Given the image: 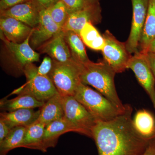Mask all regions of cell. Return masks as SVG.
Wrapping results in <instances>:
<instances>
[{
  "label": "cell",
  "mask_w": 155,
  "mask_h": 155,
  "mask_svg": "<svg viewBox=\"0 0 155 155\" xmlns=\"http://www.w3.org/2000/svg\"><path fill=\"white\" fill-rule=\"evenodd\" d=\"M47 10L54 22L62 29L69 16L67 7L64 3L59 0Z\"/></svg>",
  "instance_id": "484cf974"
},
{
  "label": "cell",
  "mask_w": 155,
  "mask_h": 155,
  "mask_svg": "<svg viewBox=\"0 0 155 155\" xmlns=\"http://www.w3.org/2000/svg\"><path fill=\"white\" fill-rule=\"evenodd\" d=\"M143 155H155V140L150 143Z\"/></svg>",
  "instance_id": "d6a6232c"
},
{
  "label": "cell",
  "mask_w": 155,
  "mask_h": 155,
  "mask_svg": "<svg viewBox=\"0 0 155 155\" xmlns=\"http://www.w3.org/2000/svg\"><path fill=\"white\" fill-rule=\"evenodd\" d=\"M64 38L73 59L81 64H84L89 61L84 44L80 35L72 31H64Z\"/></svg>",
  "instance_id": "603a6c76"
},
{
  "label": "cell",
  "mask_w": 155,
  "mask_h": 155,
  "mask_svg": "<svg viewBox=\"0 0 155 155\" xmlns=\"http://www.w3.org/2000/svg\"><path fill=\"white\" fill-rule=\"evenodd\" d=\"M155 38V0H149L145 23L139 46V51L146 53L151 42Z\"/></svg>",
  "instance_id": "7402d4cb"
},
{
  "label": "cell",
  "mask_w": 155,
  "mask_h": 155,
  "mask_svg": "<svg viewBox=\"0 0 155 155\" xmlns=\"http://www.w3.org/2000/svg\"><path fill=\"white\" fill-rule=\"evenodd\" d=\"M26 127H14L5 138L0 142V155H7L12 150L21 147Z\"/></svg>",
  "instance_id": "d4e9b609"
},
{
  "label": "cell",
  "mask_w": 155,
  "mask_h": 155,
  "mask_svg": "<svg viewBox=\"0 0 155 155\" xmlns=\"http://www.w3.org/2000/svg\"><path fill=\"white\" fill-rule=\"evenodd\" d=\"M80 65L81 83L94 87L120 112H125L127 104H122L117 94L114 82L116 72L113 68L104 60L97 63L90 60Z\"/></svg>",
  "instance_id": "7a4b0ae2"
},
{
  "label": "cell",
  "mask_w": 155,
  "mask_h": 155,
  "mask_svg": "<svg viewBox=\"0 0 155 155\" xmlns=\"http://www.w3.org/2000/svg\"><path fill=\"white\" fill-rule=\"evenodd\" d=\"M38 120L47 125L64 117L63 97L59 93L50 98L40 109Z\"/></svg>",
  "instance_id": "ac0fdd59"
},
{
  "label": "cell",
  "mask_w": 155,
  "mask_h": 155,
  "mask_svg": "<svg viewBox=\"0 0 155 155\" xmlns=\"http://www.w3.org/2000/svg\"><path fill=\"white\" fill-rule=\"evenodd\" d=\"M80 63L74 59L67 63L53 60L52 69L48 76L61 96H74L81 83Z\"/></svg>",
  "instance_id": "277c9868"
},
{
  "label": "cell",
  "mask_w": 155,
  "mask_h": 155,
  "mask_svg": "<svg viewBox=\"0 0 155 155\" xmlns=\"http://www.w3.org/2000/svg\"><path fill=\"white\" fill-rule=\"evenodd\" d=\"M23 72L26 77V83L14 91L11 94H29L38 101L45 103L58 93L50 77L38 74L37 67L33 64L25 66Z\"/></svg>",
  "instance_id": "5b68a950"
},
{
  "label": "cell",
  "mask_w": 155,
  "mask_h": 155,
  "mask_svg": "<svg viewBox=\"0 0 155 155\" xmlns=\"http://www.w3.org/2000/svg\"><path fill=\"white\" fill-rule=\"evenodd\" d=\"M127 69L134 72L138 82L148 94L155 110V78L145 53L139 51L134 54L128 62Z\"/></svg>",
  "instance_id": "ba28073f"
},
{
  "label": "cell",
  "mask_w": 155,
  "mask_h": 155,
  "mask_svg": "<svg viewBox=\"0 0 155 155\" xmlns=\"http://www.w3.org/2000/svg\"><path fill=\"white\" fill-rule=\"evenodd\" d=\"M41 110L34 109H19L11 112H4L0 114L2 119L11 129L14 127H27L38 119Z\"/></svg>",
  "instance_id": "2e32d148"
},
{
  "label": "cell",
  "mask_w": 155,
  "mask_h": 155,
  "mask_svg": "<svg viewBox=\"0 0 155 155\" xmlns=\"http://www.w3.org/2000/svg\"><path fill=\"white\" fill-rule=\"evenodd\" d=\"M133 108L127 104L125 112L108 121H96L92 137L98 155H143L151 141L134 127Z\"/></svg>",
  "instance_id": "6da1fadb"
},
{
  "label": "cell",
  "mask_w": 155,
  "mask_h": 155,
  "mask_svg": "<svg viewBox=\"0 0 155 155\" xmlns=\"http://www.w3.org/2000/svg\"><path fill=\"white\" fill-rule=\"evenodd\" d=\"M46 126L45 124L37 120L26 127L21 147L39 150L45 152L43 139Z\"/></svg>",
  "instance_id": "44dd1931"
},
{
  "label": "cell",
  "mask_w": 155,
  "mask_h": 155,
  "mask_svg": "<svg viewBox=\"0 0 155 155\" xmlns=\"http://www.w3.org/2000/svg\"><path fill=\"white\" fill-rule=\"evenodd\" d=\"M1 34L9 41L21 43L31 34L33 28L17 19L10 17H1Z\"/></svg>",
  "instance_id": "5bb4252c"
},
{
  "label": "cell",
  "mask_w": 155,
  "mask_h": 155,
  "mask_svg": "<svg viewBox=\"0 0 155 155\" xmlns=\"http://www.w3.org/2000/svg\"><path fill=\"white\" fill-rule=\"evenodd\" d=\"M133 16L129 36L125 42L126 48L130 54L139 52V46L145 23L149 0H131Z\"/></svg>",
  "instance_id": "9c48e42d"
},
{
  "label": "cell",
  "mask_w": 155,
  "mask_h": 155,
  "mask_svg": "<svg viewBox=\"0 0 155 155\" xmlns=\"http://www.w3.org/2000/svg\"><path fill=\"white\" fill-rule=\"evenodd\" d=\"M153 53L155 54V38L152 41L150 44L148 49L147 52Z\"/></svg>",
  "instance_id": "836d02e7"
},
{
  "label": "cell",
  "mask_w": 155,
  "mask_h": 155,
  "mask_svg": "<svg viewBox=\"0 0 155 155\" xmlns=\"http://www.w3.org/2000/svg\"><path fill=\"white\" fill-rule=\"evenodd\" d=\"M134 127L139 134L149 141L155 140V118L150 111L143 109L137 111L133 119Z\"/></svg>",
  "instance_id": "d6986e66"
},
{
  "label": "cell",
  "mask_w": 155,
  "mask_h": 155,
  "mask_svg": "<svg viewBox=\"0 0 155 155\" xmlns=\"http://www.w3.org/2000/svg\"><path fill=\"white\" fill-rule=\"evenodd\" d=\"M30 1L31 0H1L0 10L2 11L6 10L16 5L26 2Z\"/></svg>",
  "instance_id": "f1b7e54d"
},
{
  "label": "cell",
  "mask_w": 155,
  "mask_h": 155,
  "mask_svg": "<svg viewBox=\"0 0 155 155\" xmlns=\"http://www.w3.org/2000/svg\"><path fill=\"white\" fill-rule=\"evenodd\" d=\"M145 54L150 67L155 78V54L150 52Z\"/></svg>",
  "instance_id": "1f68e13d"
},
{
  "label": "cell",
  "mask_w": 155,
  "mask_h": 155,
  "mask_svg": "<svg viewBox=\"0 0 155 155\" xmlns=\"http://www.w3.org/2000/svg\"><path fill=\"white\" fill-rule=\"evenodd\" d=\"M45 103L30 95L20 94L12 99L8 100L5 97L1 100L0 107L4 112H11L19 109L41 108Z\"/></svg>",
  "instance_id": "ffe728a7"
},
{
  "label": "cell",
  "mask_w": 155,
  "mask_h": 155,
  "mask_svg": "<svg viewBox=\"0 0 155 155\" xmlns=\"http://www.w3.org/2000/svg\"><path fill=\"white\" fill-rule=\"evenodd\" d=\"M73 97L86 108L96 121H110L123 113L101 94L81 82Z\"/></svg>",
  "instance_id": "3957f363"
},
{
  "label": "cell",
  "mask_w": 155,
  "mask_h": 155,
  "mask_svg": "<svg viewBox=\"0 0 155 155\" xmlns=\"http://www.w3.org/2000/svg\"><path fill=\"white\" fill-rule=\"evenodd\" d=\"M53 60L51 57H45L39 67H37L38 74L44 76H48L52 69Z\"/></svg>",
  "instance_id": "83f0119b"
},
{
  "label": "cell",
  "mask_w": 155,
  "mask_h": 155,
  "mask_svg": "<svg viewBox=\"0 0 155 155\" xmlns=\"http://www.w3.org/2000/svg\"><path fill=\"white\" fill-rule=\"evenodd\" d=\"M64 118L73 126L77 133L92 137L95 119L86 108L73 96L63 97Z\"/></svg>",
  "instance_id": "8992f818"
},
{
  "label": "cell",
  "mask_w": 155,
  "mask_h": 155,
  "mask_svg": "<svg viewBox=\"0 0 155 155\" xmlns=\"http://www.w3.org/2000/svg\"><path fill=\"white\" fill-rule=\"evenodd\" d=\"M31 35L21 43H16L7 40L2 35L1 37L5 45L12 61L19 69H23L28 64L38 62L40 54L33 49L29 44Z\"/></svg>",
  "instance_id": "8fae6325"
},
{
  "label": "cell",
  "mask_w": 155,
  "mask_h": 155,
  "mask_svg": "<svg viewBox=\"0 0 155 155\" xmlns=\"http://www.w3.org/2000/svg\"><path fill=\"white\" fill-rule=\"evenodd\" d=\"M102 20L99 4L97 3L69 14L63 31H72L80 35L81 31L85 24L90 22L93 25L99 24Z\"/></svg>",
  "instance_id": "7c38bea8"
},
{
  "label": "cell",
  "mask_w": 155,
  "mask_h": 155,
  "mask_svg": "<svg viewBox=\"0 0 155 155\" xmlns=\"http://www.w3.org/2000/svg\"><path fill=\"white\" fill-rule=\"evenodd\" d=\"M67 7L69 14L99 3V0H60Z\"/></svg>",
  "instance_id": "4316f807"
},
{
  "label": "cell",
  "mask_w": 155,
  "mask_h": 155,
  "mask_svg": "<svg viewBox=\"0 0 155 155\" xmlns=\"http://www.w3.org/2000/svg\"><path fill=\"white\" fill-rule=\"evenodd\" d=\"M40 11L36 5L31 0L1 11V17H11L34 28L39 22Z\"/></svg>",
  "instance_id": "4fadbf2b"
},
{
  "label": "cell",
  "mask_w": 155,
  "mask_h": 155,
  "mask_svg": "<svg viewBox=\"0 0 155 155\" xmlns=\"http://www.w3.org/2000/svg\"><path fill=\"white\" fill-rule=\"evenodd\" d=\"M40 11L45 10L55 4L59 0H32Z\"/></svg>",
  "instance_id": "f546056e"
},
{
  "label": "cell",
  "mask_w": 155,
  "mask_h": 155,
  "mask_svg": "<svg viewBox=\"0 0 155 155\" xmlns=\"http://www.w3.org/2000/svg\"><path fill=\"white\" fill-rule=\"evenodd\" d=\"M80 36L84 43L88 48L96 51H102L105 45L103 35L90 22L85 24L80 31Z\"/></svg>",
  "instance_id": "cb8c5ba5"
},
{
  "label": "cell",
  "mask_w": 155,
  "mask_h": 155,
  "mask_svg": "<svg viewBox=\"0 0 155 155\" xmlns=\"http://www.w3.org/2000/svg\"><path fill=\"white\" fill-rule=\"evenodd\" d=\"M11 129L2 119H0V142L5 138Z\"/></svg>",
  "instance_id": "4dcf8cb0"
},
{
  "label": "cell",
  "mask_w": 155,
  "mask_h": 155,
  "mask_svg": "<svg viewBox=\"0 0 155 155\" xmlns=\"http://www.w3.org/2000/svg\"><path fill=\"white\" fill-rule=\"evenodd\" d=\"M62 28L54 22L47 9L40 11L39 22L33 28L29 44L34 50H38L42 46L60 33Z\"/></svg>",
  "instance_id": "30bf717a"
},
{
  "label": "cell",
  "mask_w": 155,
  "mask_h": 155,
  "mask_svg": "<svg viewBox=\"0 0 155 155\" xmlns=\"http://www.w3.org/2000/svg\"><path fill=\"white\" fill-rule=\"evenodd\" d=\"M41 52L48 54L54 61L67 63L73 60L63 30L40 48Z\"/></svg>",
  "instance_id": "9a60e30c"
},
{
  "label": "cell",
  "mask_w": 155,
  "mask_h": 155,
  "mask_svg": "<svg viewBox=\"0 0 155 155\" xmlns=\"http://www.w3.org/2000/svg\"><path fill=\"white\" fill-rule=\"evenodd\" d=\"M68 132H77V130L64 117L47 125L43 139L45 152L49 148L55 146L60 137Z\"/></svg>",
  "instance_id": "e0dca14e"
},
{
  "label": "cell",
  "mask_w": 155,
  "mask_h": 155,
  "mask_svg": "<svg viewBox=\"0 0 155 155\" xmlns=\"http://www.w3.org/2000/svg\"><path fill=\"white\" fill-rule=\"evenodd\" d=\"M105 45L102 50L104 60L117 73L124 72L132 55L128 52L125 42L119 41L110 31L103 35Z\"/></svg>",
  "instance_id": "52a82bcc"
}]
</instances>
